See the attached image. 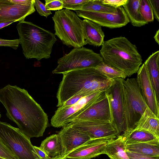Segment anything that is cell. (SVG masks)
<instances>
[{
    "mask_svg": "<svg viewBox=\"0 0 159 159\" xmlns=\"http://www.w3.org/2000/svg\"><path fill=\"white\" fill-rule=\"evenodd\" d=\"M16 27L26 58H35L39 61L51 57L53 46L57 40L54 34L24 20L19 21Z\"/></svg>",
    "mask_w": 159,
    "mask_h": 159,
    "instance_id": "obj_4",
    "label": "cell"
},
{
    "mask_svg": "<svg viewBox=\"0 0 159 159\" xmlns=\"http://www.w3.org/2000/svg\"><path fill=\"white\" fill-rule=\"evenodd\" d=\"M16 22L15 21H9L0 23V29L7 26L11 23Z\"/></svg>",
    "mask_w": 159,
    "mask_h": 159,
    "instance_id": "obj_40",
    "label": "cell"
},
{
    "mask_svg": "<svg viewBox=\"0 0 159 159\" xmlns=\"http://www.w3.org/2000/svg\"><path fill=\"white\" fill-rule=\"evenodd\" d=\"M140 0H127L123 5L129 22L134 26L140 27L147 24L140 11Z\"/></svg>",
    "mask_w": 159,
    "mask_h": 159,
    "instance_id": "obj_21",
    "label": "cell"
},
{
    "mask_svg": "<svg viewBox=\"0 0 159 159\" xmlns=\"http://www.w3.org/2000/svg\"><path fill=\"white\" fill-rule=\"evenodd\" d=\"M110 139L107 138L90 139L63 158L65 159H91L104 154L106 145Z\"/></svg>",
    "mask_w": 159,
    "mask_h": 159,
    "instance_id": "obj_14",
    "label": "cell"
},
{
    "mask_svg": "<svg viewBox=\"0 0 159 159\" xmlns=\"http://www.w3.org/2000/svg\"><path fill=\"white\" fill-rule=\"evenodd\" d=\"M0 157L4 159H17L0 137Z\"/></svg>",
    "mask_w": 159,
    "mask_h": 159,
    "instance_id": "obj_30",
    "label": "cell"
},
{
    "mask_svg": "<svg viewBox=\"0 0 159 159\" xmlns=\"http://www.w3.org/2000/svg\"><path fill=\"white\" fill-rule=\"evenodd\" d=\"M67 125L85 134L90 139H113L118 136L116 128L109 121L77 120L72 121Z\"/></svg>",
    "mask_w": 159,
    "mask_h": 159,
    "instance_id": "obj_11",
    "label": "cell"
},
{
    "mask_svg": "<svg viewBox=\"0 0 159 159\" xmlns=\"http://www.w3.org/2000/svg\"><path fill=\"white\" fill-rule=\"evenodd\" d=\"M53 159H65L63 157H62L61 155L53 157Z\"/></svg>",
    "mask_w": 159,
    "mask_h": 159,
    "instance_id": "obj_42",
    "label": "cell"
},
{
    "mask_svg": "<svg viewBox=\"0 0 159 159\" xmlns=\"http://www.w3.org/2000/svg\"><path fill=\"white\" fill-rule=\"evenodd\" d=\"M1 117V114H0V119Z\"/></svg>",
    "mask_w": 159,
    "mask_h": 159,
    "instance_id": "obj_44",
    "label": "cell"
},
{
    "mask_svg": "<svg viewBox=\"0 0 159 159\" xmlns=\"http://www.w3.org/2000/svg\"><path fill=\"white\" fill-rule=\"evenodd\" d=\"M34 6L38 13L40 16L46 17L52 14L51 11L47 9L44 4L38 0H34Z\"/></svg>",
    "mask_w": 159,
    "mask_h": 159,
    "instance_id": "obj_32",
    "label": "cell"
},
{
    "mask_svg": "<svg viewBox=\"0 0 159 159\" xmlns=\"http://www.w3.org/2000/svg\"><path fill=\"white\" fill-rule=\"evenodd\" d=\"M77 120H99L111 122L110 106L106 96L96 102L73 119L71 122Z\"/></svg>",
    "mask_w": 159,
    "mask_h": 159,
    "instance_id": "obj_17",
    "label": "cell"
},
{
    "mask_svg": "<svg viewBox=\"0 0 159 159\" xmlns=\"http://www.w3.org/2000/svg\"><path fill=\"white\" fill-rule=\"evenodd\" d=\"M19 44L20 40L19 39L14 40H7L0 38V46L9 47L16 50Z\"/></svg>",
    "mask_w": 159,
    "mask_h": 159,
    "instance_id": "obj_33",
    "label": "cell"
},
{
    "mask_svg": "<svg viewBox=\"0 0 159 159\" xmlns=\"http://www.w3.org/2000/svg\"><path fill=\"white\" fill-rule=\"evenodd\" d=\"M105 91L96 92L85 96L75 104L66 107H58L51 120V125L62 127L98 100L106 96Z\"/></svg>",
    "mask_w": 159,
    "mask_h": 159,
    "instance_id": "obj_9",
    "label": "cell"
},
{
    "mask_svg": "<svg viewBox=\"0 0 159 159\" xmlns=\"http://www.w3.org/2000/svg\"><path fill=\"white\" fill-rule=\"evenodd\" d=\"M14 3L22 5L28 6L34 4V0H10Z\"/></svg>",
    "mask_w": 159,
    "mask_h": 159,
    "instance_id": "obj_39",
    "label": "cell"
},
{
    "mask_svg": "<svg viewBox=\"0 0 159 159\" xmlns=\"http://www.w3.org/2000/svg\"><path fill=\"white\" fill-rule=\"evenodd\" d=\"M146 131L159 137V118L147 107L134 128L130 131Z\"/></svg>",
    "mask_w": 159,
    "mask_h": 159,
    "instance_id": "obj_19",
    "label": "cell"
},
{
    "mask_svg": "<svg viewBox=\"0 0 159 159\" xmlns=\"http://www.w3.org/2000/svg\"><path fill=\"white\" fill-rule=\"evenodd\" d=\"M0 159H4L3 158H2V157H0Z\"/></svg>",
    "mask_w": 159,
    "mask_h": 159,
    "instance_id": "obj_43",
    "label": "cell"
},
{
    "mask_svg": "<svg viewBox=\"0 0 159 159\" xmlns=\"http://www.w3.org/2000/svg\"><path fill=\"white\" fill-rule=\"evenodd\" d=\"M154 16L157 20L159 21V0H149Z\"/></svg>",
    "mask_w": 159,
    "mask_h": 159,
    "instance_id": "obj_37",
    "label": "cell"
},
{
    "mask_svg": "<svg viewBox=\"0 0 159 159\" xmlns=\"http://www.w3.org/2000/svg\"><path fill=\"white\" fill-rule=\"evenodd\" d=\"M57 134L61 144L62 157L90 139L85 134L67 124L62 127Z\"/></svg>",
    "mask_w": 159,
    "mask_h": 159,
    "instance_id": "obj_15",
    "label": "cell"
},
{
    "mask_svg": "<svg viewBox=\"0 0 159 159\" xmlns=\"http://www.w3.org/2000/svg\"><path fill=\"white\" fill-rule=\"evenodd\" d=\"M89 0H62L63 8L68 10H79Z\"/></svg>",
    "mask_w": 159,
    "mask_h": 159,
    "instance_id": "obj_29",
    "label": "cell"
},
{
    "mask_svg": "<svg viewBox=\"0 0 159 159\" xmlns=\"http://www.w3.org/2000/svg\"><path fill=\"white\" fill-rule=\"evenodd\" d=\"M159 62V51H157L153 53L150 55L144 63L148 70L151 83L158 99Z\"/></svg>",
    "mask_w": 159,
    "mask_h": 159,
    "instance_id": "obj_22",
    "label": "cell"
},
{
    "mask_svg": "<svg viewBox=\"0 0 159 159\" xmlns=\"http://www.w3.org/2000/svg\"><path fill=\"white\" fill-rule=\"evenodd\" d=\"M104 62L100 54L92 49L82 47L75 48L59 58L58 65L53 74H63L75 69L95 68Z\"/></svg>",
    "mask_w": 159,
    "mask_h": 159,
    "instance_id": "obj_8",
    "label": "cell"
},
{
    "mask_svg": "<svg viewBox=\"0 0 159 159\" xmlns=\"http://www.w3.org/2000/svg\"><path fill=\"white\" fill-rule=\"evenodd\" d=\"M45 6L50 11L61 10L63 8L62 0H45Z\"/></svg>",
    "mask_w": 159,
    "mask_h": 159,
    "instance_id": "obj_31",
    "label": "cell"
},
{
    "mask_svg": "<svg viewBox=\"0 0 159 159\" xmlns=\"http://www.w3.org/2000/svg\"><path fill=\"white\" fill-rule=\"evenodd\" d=\"M124 130L133 129L148 107L141 93L136 78L122 79Z\"/></svg>",
    "mask_w": 159,
    "mask_h": 159,
    "instance_id": "obj_6",
    "label": "cell"
},
{
    "mask_svg": "<svg viewBox=\"0 0 159 159\" xmlns=\"http://www.w3.org/2000/svg\"><path fill=\"white\" fill-rule=\"evenodd\" d=\"M62 74L56 95L57 107H58L79 94L89 95L98 91H105L113 82V80L108 79L94 68L75 69Z\"/></svg>",
    "mask_w": 159,
    "mask_h": 159,
    "instance_id": "obj_2",
    "label": "cell"
},
{
    "mask_svg": "<svg viewBox=\"0 0 159 159\" xmlns=\"http://www.w3.org/2000/svg\"><path fill=\"white\" fill-rule=\"evenodd\" d=\"M79 10L115 14L118 11V7L104 4L102 0H89Z\"/></svg>",
    "mask_w": 159,
    "mask_h": 159,
    "instance_id": "obj_26",
    "label": "cell"
},
{
    "mask_svg": "<svg viewBox=\"0 0 159 159\" xmlns=\"http://www.w3.org/2000/svg\"><path fill=\"white\" fill-rule=\"evenodd\" d=\"M125 146L120 135L110 139L106 145L104 154L111 159H129L125 151Z\"/></svg>",
    "mask_w": 159,
    "mask_h": 159,
    "instance_id": "obj_23",
    "label": "cell"
},
{
    "mask_svg": "<svg viewBox=\"0 0 159 159\" xmlns=\"http://www.w3.org/2000/svg\"><path fill=\"white\" fill-rule=\"evenodd\" d=\"M129 159H159V157L148 156L135 152H126Z\"/></svg>",
    "mask_w": 159,
    "mask_h": 159,
    "instance_id": "obj_35",
    "label": "cell"
},
{
    "mask_svg": "<svg viewBox=\"0 0 159 159\" xmlns=\"http://www.w3.org/2000/svg\"><path fill=\"white\" fill-rule=\"evenodd\" d=\"M94 68L111 80L117 78L125 79L127 77L123 71L105 63L104 62Z\"/></svg>",
    "mask_w": 159,
    "mask_h": 159,
    "instance_id": "obj_27",
    "label": "cell"
},
{
    "mask_svg": "<svg viewBox=\"0 0 159 159\" xmlns=\"http://www.w3.org/2000/svg\"><path fill=\"white\" fill-rule=\"evenodd\" d=\"M0 137L17 159H41L36 153L30 138L18 128L0 121Z\"/></svg>",
    "mask_w": 159,
    "mask_h": 159,
    "instance_id": "obj_7",
    "label": "cell"
},
{
    "mask_svg": "<svg viewBox=\"0 0 159 159\" xmlns=\"http://www.w3.org/2000/svg\"><path fill=\"white\" fill-rule=\"evenodd\" d=\"M52 19L54 34L63 44L74 48L87 44L84 38L83 20L75 12L67 9L57 11Z\"/></svg>",
    "mask_w": 159,
    "mask_h": 159,
    "instance_id": "obj_5",
    "label": "cell"
},
{
    "mask_svg": "<svg viewBox=\"0 0 159 159\" xmlns=\"http://www.w3.org/2000/svg\"><path fill=\"white\" fill-rule=\"evenodd\" d=\"M122 78L113 79L111 86L105 92L109 102L111 122L116 128L118 136L124 130L123 91Z\"/></svg>",
    "mask_w": 159,
    "mask_h": 159,
    "instance_id": "obj_10",
    "label": "cell"
},
{
    "mask_svg": "<svg viewBox=\"0 0 159 159\" xmlns=\"http://www.w3.org/2000/svg\"><path fill=\"white\" fill-rule=\"evenodd\" d=\"M35 11L34 4L22 6L10 0H0V23L9 21L24 20L27 16Z\"/></svg>",
    "mask_w": 159,
    "mask_h": 159,
    "instance_id": "obj_16",
    "label": "cell"
},
{
    "mask_svg": "<svg viewBox=\"0 0 159 159\" xmlns=\"http://www.w3.org/2000/svg\"><path fill=\"white\" fill-rule=\"evenodd\" d=\"M80 17L93 21L101 26L110 28L122 27L129 22L123 7H118L115 14L100 13L81 10L75 11Z\"/></svg>",
    "mask_w": 159,
    "mask_h": 159,
    "instance_id": "obj_12",
    "label": "cell"
},
{
    "mask_svg": "<svg viewBox=\"0 0 159 159\" xmlns=\"http://www.w3.org/2000/svg\"><path fill=\"white\" fill-rule=\"evenodd\" d=\"M39 148L51 157L61 155V146L57 134L46 138L42 142Z\"/></svg>",
    "mask_w": 159,
    "mask_h": 159,
    "instance_id": "obj_25",
    "label": "cell"
},
{
    "mask_svg": "<svg viewBox=\"0 0 159 159\" xmlns=\"http://www.w3.org/2000/svg\"><path fill=\"white\" fill-rule=\"evenodd\" d=\"M100 51L104 62L124 72L128 77L136 73L142 63L135 45L120 36L104 41Z\"/></svg>",
    "mask_w": 159,
    "mask_h": 159,
    "instance_id": "obj_3",
    "label": "cell"
},
{
    "mask_svg": "<svg viewBox=\"0 0 159 159\" xmlns=\"http://www.w3.org/2000/svg\"><path fill=\"white\" fill-rule=\"evenodd\" d=\"M154 38L158 44H159V30H158L156 32Z\"/></svg>",
    "mask_w": 159,
    "mask_h": 159,
    "instance_id": "obj_41",
    "label": "cell"
},
{
    "mask_svg": "<svg viewBox=\"0 0 159 159\" xmlns=\"http://www.w3.org/2000/svg\"><path fill=\"white\" fill-rule=\"evenodd\" d=\"M83 20L84 38L86 44L96 47L102 46L105 37L102 26L87 19Z\"/></svg>",
    "mask_w": 159,
    "mask_h": 159,
    "instance_id": "obj_18",
    "label": "cell"
},
{
    "mask_svg": "<svg viewBox=\"0 0 159 159\" xmlns=\"http://www.w3.org/2000/svg\"><path fill=\"white\" fill-rule=\"evenodd\" d=\"M125 150L146 156L159 157V143H142L125 145Z\"/></svg>",
    "mask_w": 159,
    "mask_h": 159,
    "instance_id": "obj_24",
    "label": "cell"
},
{
    "mask_svg": "<svg viewBox=\"0 0 159 159\" xmlns=\"http://www.w3.org/2000/svg\"><path fill=\"white\" fill-rule=\"evenodd\" d=\"M0 102L7 116L30 139L42 136L49 125L48 116L24 89L8 84L0 89Z\"/></svg>",
    "mask_w": 159,
    "mask_h": 159,
    "instance_id": "obj_1",
    "label": "cell"
},
{
    "mask_svg": "<svg viewBox=\"0 0 159 159\" xmlns=\"http://www.w3.org/2000/svg\"><path fill=\"white\" fill-rule=\"evenodd\" d=\"M140 11L146 22L148 23L153 21V14L149 0H140Z\"/></svg>",
    "mask_w": 159,
    "mask_h": 159,
    "instance_id": "obj_28",
    "label": "cell"
},
{
    "mask_svg": "<svg viewBox=\"0 0 159 159\" xmlns=\"http://www.w3.org/2000/svg\"><path fill=\"white\" fill-rule=\"evenodd\" d=\"M136 79L142 96L148 107L159 118V99L150 78L148 70L143 63L139 67Z\"/></svg>",
    "mask_w": 159,
    "mask_h": 159,
    "instance_id": "obj_13",
    "label": "cell"
},
{
    "mask_svg": "<svg viewBox=\"0 0 159 159\" xmlns=\"http://www.w3.org/2000/svg\"><path fill=\"white\" fill-rule=\"evenodd\" d=\"M88 95L83 93L76 95L68 99L60 107L64 108L70 106L77 102L83 98Z\"/></svg>",
    "mask_w": 159,
    "mask_h": 159,
    "instance_id": "obj_34",
    "label": "cell"
},
{
    "mask_svg": "<svg viewBox=\"0 0 159 159\" xmlns=\"http://www.w3.org/2000/svg\"><path fill=\"white\" fill-rule=\"evenodd\" d=\"M120 135L125 145L142 143H159V137L144 131H128Z\"/></svg>",
    "mask_w": 159,
    "mask_h": 159,
    "instance_id": "obj_20",
    "label": "cell"
},
{
    "mask_svg": "<svg viewBox=\"0 0 159 159\" xmlns=\"http://www.w3.org/2000/svg\"><path fill=\"white\" fill-rule=\"evenodd\" d=\"M127 1V0H102L103 4L116 8L123 6Z\"/></svg>",
    "mask_w": 159,
    "mask_h": 159,
    "instance_id": "obj_36",
    "label": "cell"
},
{
    "mask_svg": "<svg viewBox=\"0 0 159 159\" xmlns=\"http://www.w3.org/2000/svg\"><path fill=\"white\" fill-rule=\"evenodd\" d=\"M34 149L38 156L41 159H52V157L48 156L39 147L34 146Z\"/></svg>",
    "mask_w": 159,
    "mask_h": 159,
    "instance_id": "obj_38",
    "label": "cell"
},
{
    "mask_svg": "<svg viewBox=\"0 0 159 159\" xmlns=\"http://www.w3.org/2000/svg\"><path fill=\"white\" fill-rule=\"evenodd\" d=\"M53 157H52V159H53Z\"/></svg>",
    "mask_w": 159,
    "mask_h": 159,
    "instance_id": "obj_45",
    "label": "cell"
}]
</instances>
